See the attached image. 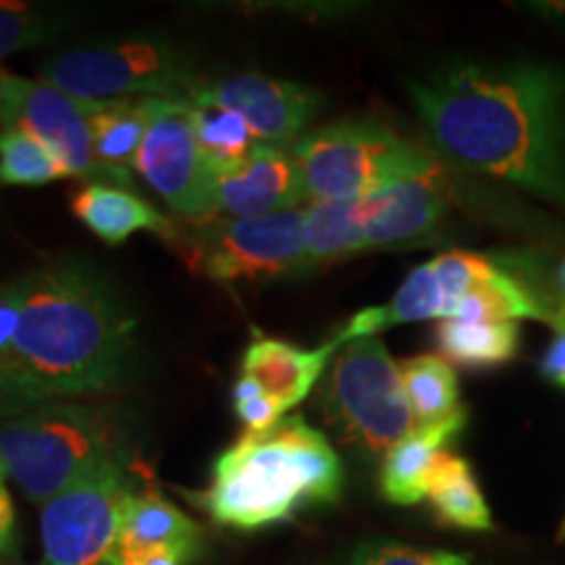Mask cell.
<instances>
[{
    "instance_id": "1",
    "label": "cell",
    "mask_w": 565,
    "mask_h": 565,
    "mask_svg": "<svg viewBox=\"0 0 565 565\" xmlns=\"http://www.w3.org/2000/svg\"><path fill=\"white\" fill-rule=\"evenodd\" d=\"M437 150L565 204V82L545 66L463 63L408 84Z\"/></svg>"
},
{
    "instance_id": "2",
    "label": "cell",
    "mask_w": 565,
    "mask_h": 565,
    "mask_svg": "<svg viewBox=\"0 0 565 565\" xmlns=\"http://www.w3.org/2000/svg\"><path fill=\"white\" fill-rule=\"evenodd\" d=\"M13 286V372L58 401L121 391L137 364L139 322L108 275L68 257L34 267Z\"/></svg>"
},
{
    "instance_id": "3",
    "label": "cell",
    "mask_w": 565,
    "mask_h": 565,
    "mask_svg": "<svg viewBox=\"0 0 565 565\" xmlns=\"http://www.w3.org/2000/svg\"><path fill=\"white\" fill-rule=\"evenodd\" d=\"M341 492L343 466L328 437L301 416H282L215 458L200 505L215 524L257 532L294 519L303 505L335 503Z\"/></svg>"
},
{
    "instance_id": "4",
    "label": "cell",
    "mask_w": 565,
    "mask_h": 565,
    "mask_svg": "<svg viewBox=\"0 0 565 565\" xmlns=\"http://www.w3.org/2000/svg\"><path fill=\"white\" fill-rule=\"evenodd\" d=\"M113 463H121L116 433L92 406L53 401L0 422V466L30 503L45 505Z\"/></svg>"
},
{
    "instance_id": "5",
    "label": "cell",
    "mask_w": 565,
    "mask_h": 565,
    "mask_svg": "<svg viewBox=\"0 0 565 565\" xmlns=\"http://www.w3.org/2000/svg\"><path fill=\"white\" fill-rule=\"evenodd\" d=\"M291 152L309 202L364 200L398 181L437 171L433 154L372 118L303 134Z\"/></svg>"
},
{
    "instance_id": "6",
    "label": "cell",
    "mask_w": 565,
    "mask_h": 565,
    "mask_svg": "<svg viewBox=\"0 0 565 565\" xmlns=\"http://www.w3.org/2000/svg\"><path fill=\"white\" fill-rule=\"evenodd\" d=\"M189 270L215 282H265L307 275V215L275 212L246 221H175L173 238Z\"/></svg>"
},
{
    "instance_id": "7",
    "label": "cell",
    "mask_w": 565,
    "mask_h": 565,
    "mask_svg": "<svg viewBox=\"0 0 565 565\" xmlns=\"http://www.w3.org/2000/svg\"><path fill=\"white\" fill-rule=\"evenodd\" d=\"M320 412L343 443L362 454H387L416 427L401 370L380 335L341 345L320 387Z\"/></svg>"
},
{
    "instance_id": "8",
    "label": "cell",
    "mask_w": 565,
    "mask_h": 565,
    "mask_svg": "<svg viewBox=\"0 0 565 565\" xmlns=\"http://www.w3.org/2000/svg\"><path fill=\"white\" fill-rule=\"evenodd\" d=\"M42 82L79 103L126 97H175L186 100L200 87L192 58L160 38H131L108 45L76 47L42 63Z\"/></svg>"
},
{
    "instance_id": "9",
    "label": "cell",
    "mask_w": 565,
    "mask_h": 565,
    "mask_svg": "<svg viewBox=\"0 0 565 565\" xmlns=\"http://www.w3.org/2000/svg\"><path fill=\"white\" fill-rule=\"evenodd\" d=\"M131 494L121 461L47 500L40 513L45 565H110Z\"/></svg>"
},
{
    "instance_id": "10",
    "label": "cell",
    "mask_w": 565,
    "mask_h": 565,
    "mask_svg": "<svg viewBox=\"0 0 565 565\" xmlns=\"http://www.w3.org/2000/svg\"><path fill=\"white\" fill-rule=\"evenodd\" d=\"M134 171L168 204L175 221H207L212 173L196 145L189 100L150 97V124Z\"/></svg>"
},
{
    "instance_id": "11",
    "label": "cell",
    "mask_w": 565,
    "mask_h": 565,
    "mask_svg": "<svg viewBox=\"0 0 565 565\" xmlns=\"http://www.w3.org/2000/svg\"><path fill=\"white\" fill-rule=\"evenodd\" d=\"M0 129L26 131L42 141L68 179L105 183L92 147L87 103L74 100L53 84L0 71Z\"/></svg>"
},
{
    "instance_id": "12",
    "label": "cell",
    "mask_w": 565,
    "mask_h": 565,
    "mask_svg": "<svg viewBox=\"0 0 565 565\" xmlns=\"http://www.w3.org/2000/svg\"><path fill=\"white\" fill-rule=\"evenodd\" d=\"M200 89L210 100L238 113L259 145L275 147H294L324 105L320 92L312 87L254 71L202 84Z\"/></svg>"
},
{
    "instance_id": "13",
    "label": "cell",
    "mask_w": 565,
    "mask_h": 565,
    "mask_svg": "<svg viewBox=\"0 0 565 565\" xmlns=\"http://www.w3.org/2000/svg\"><path fill=\"white\" fill-rule=\"evenodd\" d=\"M307 200L303 181L291 147L257 145L249 158L231 171L212 175V212L210 217L246 221L275 212L299 210Z\"/></svg>"
},
{
    "instance_id": "14",
    "label": "cell",
    "mask_w": 565,
    "mask_h": 565,
    "mask_svg": "<svg viewBox=\"0 0 565 565\" xmlns=\"http://www.w3.org/2000/svg\"><path fill=\"white\" fill-rule=\"evenodd\" d=\"M440 171L406 179L362 200L366 249H393L427 242L448 215Z\"/></svg>"
},
{
    "instance_id": "15",
    "label": "cell",
    "mask_w": 565,
    "mask_h": 565,
    "mask_svg": "<svg viewBox=\"0 0 565 565\" xmlns=\"http://www.w3.org/2000/svg\"><path fill=\"white\" fill-rule=\"evenodd\" d=\"M341 345L343 343L335 335L317 349H301V345L278 341V338L257 335L246 345L242 374L257 380L263 391L273 401H278V406L288 414L315 391Z\"/></svg>"
},
{
    "instance_id": "16",
    "label": "cell",
    "mask_w": 565,
    "mask_h": 565,
    "mask_svg": "<svg viewBox=\"0 0 565 565\" xmlns=\"http://www.w3.org/2000/svg\"><path fill=\"white\" fill-rule=\"evenodd\" d=\"M466 412L448 416L443 422L416 424L404 440L395 443L385 454L383 471H380V490L383 498L395 505H416L427 500L429 484L440 466L448 445L461 433Z\"/></svg>"
},
{
    "instance_id": "17",
    "label": "cell",
    "mask_w": 565,
    "mask_h": 565,
    "mask_svg": "<svg viewBox=\"0 0 565 565\" xmlns=\"http://www.w3.org/2000/svg\"><path fill=\"white\" fill-rule=\"evenodd\" d=\"M71 212L108 246H121L139 231L158 233L160 238L171 242L175 231L173 217L162 215L131 189L116 183L95 181L82 186L71 200Z\"/></svg>"
},
{
    "instance_id": "18",
    "label": "cell",
    "mask_w": 565,
    "mask_h": 565,
    "mask_svg": "<svg viewBox=\"0 0 565 565\" xmlns=\"http://www.w3.org/2000/svg\"><path fill=\"white\" fill-rule=\"evenodd\" d=\"M92 124V147L95 160L105 175V183L131 186L141 141L150 124V97H126V100L87 103Z\"/></svg>"
},
{
    "instance_id": "19",
    "label": "cell",
    "mask_w": 565,
    "mask_h": 565,
    "mask_svg": "<svg viewBox=\"0 0 565 565\" xmlns=\"http://www.w3.org/2000/svg\"><path fill=\"white\" fill-rule=\"evenodd\" d=\"M445 317H448V303H445L440 282L435 278L433 263H424L406 275L391 301L353 315L343 324V330H338L335 338L345 345L349 341H359V338H374L383 330L398 328V324L424 320L443 322Z\"/></svg>"
},
{
    "instance_id": "20",
    "label": "cell",
    "mask_w": 565,
    "mask_h": 565,
    "mask_svg": "<svg viewBox=\"0 0 565 565\" xmlns=\"http://www.w3.org/2000/svg\"><path fill=\"white\" fill-rule=\"evenodd\" d=\"M121 545L166 547L196 561L202 553V526L158 492H134L126 503Z\"/></svg>"
},
{
    "instance_id": "21",
    "label": "cell",
    "mask_w": 565,
    "mask_h": 565,
    "mask_svg": "<svg viewBox=\"0 0 565 565\" xmlns=\"http://www.w3.org/2000/svg\"><path fill=\"white\" fill-rule=\"evenodd\" d=\"M437 349L445 362L469 370L500 366L519 351V322L511 320H443L437 324Z\"/></svg>"
},
{
    "instance_id": "22",
    "label": "cell",
    "mask_w": 565,
    "mask_h": 565,
    "mask_svg": "<svg viewBox=\"0 0 565 565\" xmlns=\"http://www.w3.org/2000/svg\"><path fill=\"white\" fill-rule=\"evenodd\" d=\"M307 215V275L322 267L343 263L353 254L366 252L362 200L309 202Z\"/></svg>"
},
{
    "instance_id": "23",
    "label": "cell",
    "mask_w": 565,
    "mask_h": 565,
    "mask_svg": "<svg viewBox=\"0 0 565 565\" xmlns=\"http://www.w3.org/2000/svg\"><path fill=\"white\" fill-rule=\"evenodd\" d=\"M200 87L186 100L189 108H192L196 145H200V152L204 162H207L210 173L215 175L221 171H231L238 162H244L259 141L254 139L252 129L238 113L210 100Z\"/></svg>"
},
{
    "instance_id": "24",
    "label": "cell",
    "mask_w": 565,
    "mask_h": 565,
    "mask_svg": "<svg viewBox=\"0 0 565 565\" xmlns=\"http://www.w3.org/2000/svg\"><path fill=\"white\" fill-rule=\"evenodd\" d=\"M427 500L435 508L437 521L445 526L466 529V532H490L492 529V513L484 503L475 471L466 458L450 454V450L437 466Z\"/></svg>"
},
{
    "instance_id": "25",
    "label": "cell",
    "mask_w": 565,
    "mask_h": 565,
    "mask_svg": "<svg viewBox=\"0 0 565 565\" xmlns=\"http://www.w3.org/2000/svg\"><path fill=\"white\" fill-rule=\"evenodd\" d=\"M401 385L416 424L443 422L461 412L458 377L450 362L435 353H422L398 364Z\"/></svg>"
},
{
    "instance_id": "26",
    "label": "cell",
    "mask_w": 565,
    "mask_h": 565,
    "mask_svg": "<svg viewBox=\"0 0 565 565\" xmlns=\"http://www.w3.org/2000/svg\"><path fill=\"white\" fill-rule=\"evenodd\" d=\"M68 179L42 141L19 129H0V186H45Z\"/></svg>"
},
{
    "instance_id": "27",
    "label": "cell",
    "mask_w": 565,
    "mask_h": 565,
    "mask_svg": "<svg viewBox=\"0 0 565 565\" xmlns=\"http://www.w3.org/2000/svg\"><path fill=\"white\" fill-rule=\"evenodd\" d=\"M68 26V13L30 3H0V58L42 47L58 40Z\"/></svg>"
},
{
    "instance_id": "28",
    "label": "cell",
    "mask_w": 565,
    "mask_h": 565,
    "mask_svg": "<svg viewBox=\"0 0 565 565\" xmlns=\"http://www.w3.org/2000/svg\"><path fill=\"white\" fill-rule=\"evenodd\" d=\"M51 393L42 391L40 385L30 383L21 374L11 370L9 364L0 362V422L17 419V416L32 412V408H40L45 404H53Z\"/></svg>"
},
{
    "instance_id": "29",
    "label": "cell",
    "mask_w": 565,
    "mask_h": 565,
    "mask_svg": "<svg viewBox=\"0 0 565 565\" xmlns=\"http://www.w3.org/2000/svg\"><path fill=\"white\" fill-rule=\"evenodd\" d=\"M437 553L398 545V542H366L351 555L349 565H435Z\"/></svg>"
},
{
    "instance_id": "30",
    "label": "cell",
    "mask_w": 565,
    "mask_h": 565,
    "mask_svg": "<svg viewBox=\"0 0 565 565\" xmlns=\"http://www.w3.org/2000/svg\"><path fill=\"white\" fill-rule=\"evenodd\" d=\"M233 408H236L238 422L244 424L246 433H254V435L267 433V429H273L282 416H288L278 406V401H273L267 393L259 395V398L246 401V404H236Z\"/></svg>"
},
{
    "instance_id": "31",
    "label": "cell",
    "mask_w": 565,
    "mask_h": 565,
    "mask_svg": "<svg viewBox=\"0 0 565 565\" xmlns=\"http://www.w3.org/2000/svg\"><path fill=\"white\" fill-rule=\"evenodd\" d=\"M186 555L166 547H131L118 542L110 565H189Z\"/></svg>"
},
{
    "instance_id": "32",
    "label": "cell",
    "mask_w": 565,
    "mask_h": 565,
    "mask_svg": "<svg viewBox=\"0 0 565 565\" xmlns=\"http://www.w3.org/2000/svg\"><path fill=\"white\" fill-rule=\"evenodd\" d=\"M542 374L550 383L565 387V309H557L553 320V341L547 345L545 359H542Z\"/></svg>"
},
{
    "instance_id": "33",
    "label": "cell",
    "mask_w": 565,
    "mask_h": 565,
    "mask_svg": "<svg viewBox=\"0 0 565 565\" xmlns=\"http://www.w3.org/2000/svg\"><path fill=\"white\" fill-rule=\"evenodd\" d=\"M13 542H17V508L6 490V482H0V565L11 555Z\"/></svg>"
},
{
    "instance_id": "34",
    "label": "cell",
    "mask_w": 565,
    "mask_h": 565,
    "mask_svg": "<svg viewBox=\"0 0 565 565\" xmlns=\"http://www.w3.org/2000/svg\"><path fill=\"white\" fill-rule=\"evenodd\" d=\"M435 565H471L463 555H454V553H437Z\"/></svg>"
},
{
    "instance_id": "35",
    "label": "cell",
    "mask_w": 565,
    "mask_h": 565,
    "mask_svg": "<svg viewBox=\"0 0 565 565\" xmlns=\"http://www.w3.org/2000/svg\"><path fill=\"white\" fill-rule=\"evenodd\" d=\"M561 294H563V309H565V263L561 267Z\"/></svg>"
},
{
    "instance_id": "36",
    "label": "cell",
    "mask_w": 565,
    "mask_h": 565,
    "mask_svg": "<svg viewBox=\"0 0 565 565\" xmlns=\"http://www.w3.org/2000/svg\"><path fill=\"white\" fill-rule=\"evenodd\" d=\"M0 482H6V471H3V466H0Z\"/></svg>"
},
{
    "instance_id": "37",
    "label": "cell",
    "mask_w": 565,
    "mask_h": 565,
    "mask_svg": "<svg viewBox=\"0 0 565 565\" xmlns=\"http://www.w3.org/2000/svg\"><path fill=\"white\" fill-rule=\"evenodd\" d=\"M561 540H565V521H563V526H561Z\"/></svg>"
},
{
    "instance_id": "38",
    "label": "cell",
    "mask_w": 565,
    "mask_h": 565,
    "mask_svg": "<svg viewBox=\"0 0 565 565\" xmlns=\"http://www.w3.org/2000/svg\"><path fill=\"white\" fill-rule=\"evenodd\" d=\"M3 565H6V563H3ZM42 565H45V563H42Z\"/></svg>"
}]
</instances>
